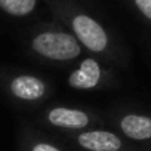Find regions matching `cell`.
Here are the masks:
<instances>
[{
	"label": "cell",
	"mask_w": 151,
	"mask_h": 151,
	"mask_svg": "<svg viewBox=\"0 0 151 151\" xmlns=\"http://www.w3.org/2000/svg\"><path fill=\"white\" fill-rule=\"evenodd\" d=\"M37 0H0V9L14 17H25L36 8Z\"/></svg>",
	"instance_id": "obj_8"
},
{
	"label": "cell",
	"mask_w": 151,
	"mask_h": 151,
	"mask_svg": "<svg viewBox=\"0 0 151 151\" xmlns=\"http://www.w3.org/2000/svg\"><path fill=\"white\" fill-rule=\"evenodd\" d=\"M71 28H73L74 36L77 37V40L91 52L99 53L107 49L108 36L105 30L102 28V25L93 18L85 14L76 15L71 21Z\"/></svg>",
	"instance_id": "obj_2"
},
{
	"label": "cell",
	"mask_w": 151,
	"mask_h": 151,
	"mask_svg": "<svg viewBox=\"0 0 151 151\" xmlns=\"http://www.w3.org/2000/svg\"><path fill=\"white\" fill-rule=\"evenodd\" d=\"M11 91L19 99L36 101L46 93V85L34 76H18L11 83Z\"/></svg>",
	"instance_id": "obj_6"
},
{
	"label": "cell",
	"mask_w": 151,
	"mask_h": 151,
	"mask_svg": "<svg viewBox=\"0 0 151 151\" xmlns=\"http://www.w3.org/2000/svg\"><path fill=\"white\" fill-rule=\"evenodd\" d=\"M47 120L64 129H83L89 124V116L82 110H73L67 107H56L49 111Z\"/></svg>",
	"instance_id": "obj_5"
},
{
	"label": "cell",
	"mask_w": 151,
	"mask_h": 151,
	"mask_svg": "<svg viewBox=\"0 0 151 151\" xmlns=\"http://www.w3.org/2000/svg\"><path fill=\"white\" fill-rule=\"evenodd\" d=\"M33 151H61V150H58L56 147H53V145H50V144H46V142H40V144L34 145Z\"/></svg>",
	"instance_id": "obj_10"
},
{
	"label": "cell",
	"mask_w": 151,
	"mask_h": 151,
	"mask_svg": "<svg viewBox=\"0 0 151 151\" xmlns=\"http://www.w3.org/2000/svg\"><path fill=\"white\" fill-rule=\"evenodd\" d=\"M120 129L130 139H151V117L141 114H127L122 119Z\"/></svg>",
	"instance_id": "obj_7"
},
{
	"label": "cell",
	"mask_w": 151,
	"mask_h": 151,
	"mask_svg": "<svg viewBox=\"0 0 151 151\" xmlns=\"http://www.w3.org/2000/svg\"><path fill=\"white\" fill-rule=\"evenodd\" d=\"M31 46L40 56L52 61H71L82 53L77 37L61 31L40 33L33 39Z\"/></svg>",
	"instance_id": "obj_1"
},
{
	"label": "cell",
	"mask_w": 151,
	"mask_h": 151,
	"mask_svg": "<svg viewBox=\"0 0 151 151\" xmlns=\"http://www.w3.org/2000/svg\"><path fill=\"white\" fill-rule=\"evenodd\" d=\"M101 76H102V70L98 61H95L93 58H86L70 74V77L67 79V83L74 89L88 91V89H93L95 86H98Z\"/></svg>",
	"instance_id": "obj_3"
},
{
	"label": "cell",
	"mask_w": 151,
	"mask_h": 151,
	"mask_svg": "<svg viewBox=\"0 0 151 151\" xmlns=\"http://www.w3.org/2000/svg\"><path fill=\"white\" fill-rule=\"evenodd\" d=\"M135 6L138 8V11L151 21V0H133Z\"/></svg>",
	"instance_id": "obj_9"
},
{
	"label": "cell",
	"mask_w": 151,
	"mask_h": 151,
	"mask_svg": "<svg viewBox=\"0 0 151 151\" xmlns=\"http://www.w3.org/2000/svg\"><path fill=\"white\" fill-rule=\"evenodd\" d=\"M79 144L89 151H119L122 141L117 135L107 130H89L83 132L77 138Z\"/></svg>",
	"instance_id": "obj_4"
}]
</instances>
